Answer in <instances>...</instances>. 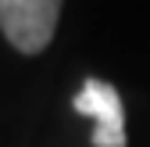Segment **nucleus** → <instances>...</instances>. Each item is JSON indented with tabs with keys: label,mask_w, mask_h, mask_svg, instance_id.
Instances as JSON below:
<instances>
[{
	"label": "nucleus",
	"mask_w": 150,
	"mask_h": 147,
	"mask_svg": "<svg viewBox=\"0 0 150 147\" xmlns=\"http://www.w3.org/2000/svg\"><path fill=\"white\" fill-rule=\"evenodd\" d=\"M71 108L93 122V147H125L129 143V136H125V108H122L118 90L107 79L89 76L79 86V93L71 97Z\"/></svg>",
	"instance_id": "obj_2"
},
{
	"label": "nucleus",
	"mask_w": 150,
	"mask_h": 147,
	"mask_svg": "<svg viewBox=\"0 0 150 147\" xmlns=\"http://www.w3.org/2000/svg\"><path fill=\"white\" fill-rule=\"evenodd\" d=\"M64 0H0V32L18 54H43L57 32Z\"/></svg>",
	"instance_id": "obj_1"
}]
</instances>
